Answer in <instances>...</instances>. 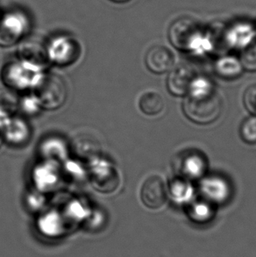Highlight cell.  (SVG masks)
Wrapping results in <instances>:
<instances>
[{
  "mask_svg": "<svg viewBox=\"0 0 256 257\" xmlns=\"http://www.w3.org/2000/svg\"><path fill=\"white\" fill-rule=\"evenodd\" d=\"M145 62L147 68L153 73H166L173 68L175 56L166 47L156 45L147 52Z\"/></svg>",
  "mask_w": 256,
  "mask_h": 257,
  "instance_id": "11",
  "label": "cell"
},
{
  "mask_svg": "<svg viewBox=\"0 0 256 257\" xmlns=\"http://www.w3.org/2000/svg\"><path fill=\"white\" fill-rule=\"evenodd\" d=\"M240 61L233 56H224L216 62L215 71L224 79H234L242 74Z\"/></svg>",
  "mask_w": 256,
  "mask_h": 257,
  "instance_id": "13",
  "label": "cell"
},
{
  "mask_svg": "<svg viewBox=\"0 0 256 257\" xmlns=\"http://www.w3.org/2000/svg\"><path fill=\"white\" fill-rule=\"evenodd\" d=\"M195 79V74L191 67L179 65L171 70L168 77V90L174 96L183 97L190 92Z\"/></svg>",
  "mask_w": 256,
  "mask_h": 257,
  "instance_id": "10",
  "label": "cell"
},
{
  "mask_svg": "<svg viewBox=\"0 0 256 257\" xmlns=\"http://www.w3.org/2000/svg\"><path fill=\"white\" fill-rule=\"evenodd\" d=\"M2 143H3V137H2V135H1V131H0V146H1Z\"/></svg>",
  "mask_w": 256,
  "mask_h": 257,
  "instance_id": "21",
  "label": "cell"
},
{
  "mask_svg": "<svg viewBox=\"0 0 256 257\" xmlns=\"http://www.w3.org/2000/svg\"><path fill=\"white\" fill-rule=\"evenodd\" d=\"M239 61L243 69L247 71H256V39L243 48Z\"/></svg>",
  "mask_w": 256,
  "mask_h": 257,
  "instance_id": "16",
  "label": "cell"
},
{
  "mask_svg": "<svg viewBox=\"0 0 256 257\" xmlns=\"http://www.w3.org/2000/svg\"><path fill=\"white\" fill-rule=\"evenodd\" d=\"M33 88L36 103L46 110L58 109L68 98L65 82L56 74H42Z\"/></svg>",
  "mask_w": 256,
  "mask_h": 257,
  "instance_id": "3",
  "label": "cell"
},
{
  "mask_svg": "<svg viewBox=\"0 0 256 257\" xmlns=\"http://www.w3.org/2000/svg\"><path fill=\"white\" fill-rule=\"evenodd\" d=\"M46 51L49 60L58 65L65 66L77 60L79 46L71 36L59 35L50 40Z\"/></svg>",
  "mask_w": 256,
  "mask_h": 257,
  "instance_id": "6",
  "label": "cell"
},
{
  "mask_svg": "<svg viewBox=\"0 0 256 257\" xmlns=\"http://www.w3.org/2000/svg\"><path fill=\"white\" fill-rule=\"evenodd\" d=\"M40 72V67L20 59L11 62L4 68V82L7 86L18 90L33 88L42 75Z\"/></svg>",
  "mask_w": 256,
  "mask_h": 257,
  "instance_id": "5",
  "label": "cell"
},
{
  "mask_svg": "<svg viewBox=\"0 0 256 257\" xmlns=\"http://www.w3.org/2000/svg\"><path fill=\"white\" fill-rule=\"evenodd\" d=\"M0 131L3 141L5 140L9 144L16 146L28 143L31 134L30 128L24 119L18 117H2L0 118Z\"/></svg>",
  "mask_w": 256,
  "mask_h": 257,
  "instance_id": "8",
  "label": "cell"
},
{
  "mask_svg": "<svg viewBox=\"0 0 256 257\" xmlns=\"http://www.w3.org/2000/svg\"><path fill=\"white\" fill-rule=\"evenodd\" d=\"M239 135L247 144H256V116L252 115L243 120L239 127Z\"/></svg>",
  "mask_w": 256,
  "mask_h": 257,
  "instance_id": "17",
  "label": "cell"
},
{
  "mask_svg": "<svg viewBox=\"0 0 256 257\" xmlns=\"http://www.w3.org/2000/svg\"><path fill=\"white\" fill-rule=\"evenodd\" d=\"M139 106L144 114L155 116L163 111L165 102L159 93L156 91H148L140 98Z\"/></svg>",
  "mask_w": 256,
  "mask_h": 257,
  "instance_id": "14",
  "label": "cell"
},
{
  "mask_svg": "<svg viewBox=\"0 0 256 257\" xmlns=\"http://www.w3.org/2000/svg\"><path fill=\"white\" fill-rule=\"evenodd\" d=\"M184 164H182V172L189 177H201L206 169L204 157L201 154L191 152L185 156Z\"/></svg>",
  "mask_w": 256,
  "mask_h": 257,
  "instance_id": "15",
  "label": "cell"
},
{
  "mask_svg": "<svg viewBox=\"0 0 256 257\" xmlns=\"http://www.w3.org/2000/svg\"><path fill=\"white\" fill-rule=\"evenodd\" d=\"M112 2H115V3H125V2H127L129 0H111Z\"/></svg>",
  "mask_w": 256,
  "mask_h": 257,
  "instance_id": "20",
  "label": "cell"
},
{
  "mask_svg": "<svg viewBox=\"0 0 256 257\" xmlns=\"http://www.w3.org/2000/svg\"><path fill=\"white\" fill-rule=\"evenodd\" d=\"M31 28L30 18L18 8L0 12V46L14 45L28 35Z\"/></svg>",
  "mask_w": 256,
  "mask_h": 257,
  "instance_id": "4",
  "label": "cell"
},
{
  "mask_svg": "<svg viewBox=\"0 0 256 257\" xmlns=\"http://www.w3.org/2000/svg\"><path fill=\"white\" fill-rule=\"evenodd\" d=\"M243 102L246 110L256 116V84L250 85L243 96Z\"/></svg>",
  "mask_w": 256,
  "mask_h": 257,
  "instance_id": "18",
  "label": "cell"
},
{
  "mask_svg": "<svg viewBox=\"0 0 256 257\" xmlns=\"http://www.w3.org/2000/svg\"><path fill=\"white\" fill-rule=\"evenodd\" d=\"M19 55L20 59L35 64L40 68L49 59L45 47L35 42L22 43V45L19 48Z\"/></svg>",
  "mask_w": 256,
  "mask_h": 257,
  "instance_id": "12",
  "label": "cell"
},
{
  "mask_svg": "<svg viewBox=\"0 0 256 257\" xmlns=\"http://www.w3.org/2000/svg\"><path fill=\"white\" fill-rule=\"evenodd\" d=\"M171 194L173 195L174 198H180L184 196L187 192V184L184 183V181L176 179L170 186Z\"/></svg>",
  "mask_w": 256,
  "mask_h": 257,
  "instance_id": "19",
  "label": "cell"
},
{
  "mask_svg": "<svg viewBox=\"0 0 256 257\" xmlns=\"http://www.w3.org/2000/svg\"><path fill=\"white\" fill-rule=\"evenodd\" d=\"M211 33L204 31L198 21L191 17H181L170 25L169 39L181 51H195L211 48Z\"/></svg>",
  "mask_w": 256,
  "mask_h": 257,
  "instance_id": "2",
  "label": "cell"
},
{
  "mask_svg": "<svg viewBox=\"0 0 256 257\" xmlns=\"http://www.w3.org/2000/svg\"><path fill=\"white\" fill-rule=\"evenodd\" d=\"M255 27L251 22L239 21L223 30V40L226 46L242 49L255 39Z\"/></svg>",
  "mask_w": 256,
  "mask_h": 257,
  "instance_id": "7",
  "label": "cell"
},
{
  "mask_svg": "<svg viewBox=\"0 0 256 257\" xmlns=\"http://www.w3.org/2000/svg\"><path fill=\"white\" fill-rule=\"evenodd\" d=\"M189 93L183 110L190 120L198 125H208L219 118L223 106L221 97L211 83L204 79H195Z\"/></svg>",
  "mask_w": 256,
  "mask_h": 257,
  "instance_id": "1",
  "label": "cell"
},
{
  "mask_svg": "<svg viewBox=\"0 0 256 257\" xmlns=\"http://www.w3.org/2000/svg\"><path fill=\"white\" fill-rule=\"evenodd\" d=\"M141 198L144 205L150 209L162 207L167 199L166 185L159 176H151L142 184Z\"/></svg>",
  "mask_w": 256,
  "mask_h": 257,
  "instance_id": "9",
  "label": "cell"
}]
</instances>
